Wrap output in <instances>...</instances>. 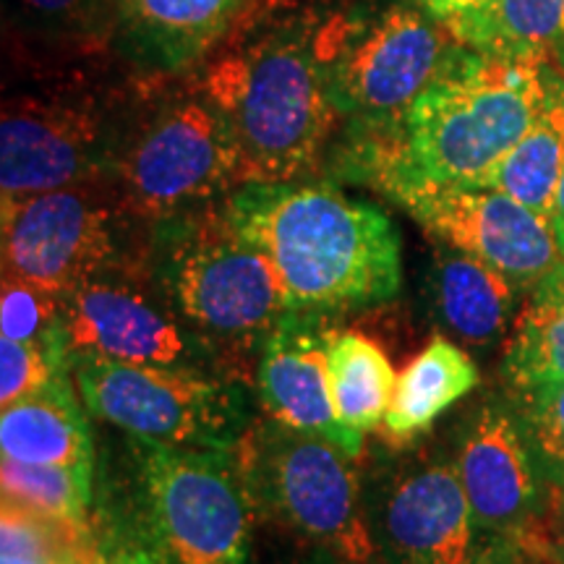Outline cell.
<instances>
[{"label":"cell","instance_id":"d4e9b609","mask_svg":"<svg viewBox=\"0 0 564 564\" xmlns=\"http://www.w3.org/2000/svg\"><path fill=\"white\" fill-rule=\"evenodd\" d=\"M95 465H32L0 460L3 502L63 520H89Z\"/></svg>","mask_w":564,"mask_h":564},{"label":"cell","instance_id":"8fae6325","mask_svg":"<svg viewBox=\"0 0 564 564\" xmlns=\"http://www.w3.org/2000/svg\"><path fill=\"white\" fill-rule=\"evenodd\" d=\"M118 212L82 186L3 199V274L66 293L118 259Z\"/></svg>","mask_w":564,"mask_h":564},{"label":"cell","instance_id":"5b68a950","mask_svg":"<svg viewBox=\"0 0 564 564\" xmlns=\"http://www.w3.org/2000/svg\"><path fill=\"white\" fill-rule=\"evenodd\" d=\"M449 47L421 3L356 9L316 26L329 100L361 129L403 121Z\"/></svg>","mask_w":564,"mask_h":564},{"label":"cell","instance_id":"44dd1931","mask_svg":"<svg viewBox=\"0 0 564 564\" xmlns=\"http://www.w3.org/2000/svg\"><path fill=\"white\" fill-rule=\"evenodd\" d=\"M564 173V76L554 70L546 100L525 137L481 181L468 186L497 188L552 220Z\"/></svg>","mask_w":564,"mask_h":564},{"label":"cell","instance_id":"1f68e13d","mask_svg":"<svg viewBox=\"0 0 564 564\" xmlns=\"http://www.w3.org/2000/svg\"><path fill=\"white\" fill-rule=\"evenodd\" d=\"M53 564H123V544L102 539L100 533L91 531L74 552H68Z\"/></svg>","mask_w":564,"mask_h":564},{"label":"cell","instance_id":"30bf717a","mask_svg":"<svg viewBox=\"0 0 564 564\" xmlns=\"http://www.w3.org/2000/svg\"><path fill=\"white\" fill-rule=\"evenodd\" d=\"M257 447V474L274 510L327 554L369 564L377 554L350 457L319 436L274 423Z\"/></svg>","mask_w":564,"mask_h":564},{"label":"cell","instance_id":"d590c367","mask_svg":"<svg viewBox=\"0 0 564 564\" xmlns=\"http://www.w3.org/2000/svg\"><path fill=\"white\" fill-rule=\"evenodd\" d=\"M535 539H539V535H535ZM539 541H541V546H544L556 562L564 564V535H562V539H556V541H544V539H539Z\"/></svg>","mask_w":564,"mask_h":564},{"label":"cell","instance_id":"ac0fdd59","mask_svg":"<svg viewBox=\"0 0 564 564\" xmlns=\"http://www.w3.org/2000/svg\"><path fill=\"white\" fill-rule=\"evenodd\" d=\"M70 373L0 413V455L32 465H95L91 434Z\"/></svg>","mask_w":564,"mask_h":564},{"label":"cell","instance_id":"4316f807","mask_svg":"<svg viewBox=\"0 0 564 564\" xmlns=\"http://www.w3.org/2000/svg\"><path fill=\"white\" fill-rule=\"evenodd\" d=\"M9 6L13 21L32 37L66 45L112 34L116 21V0H9Z\"/></svg>","mask_w":564,"mask_h":564},{"label":"cell","instance_id":"d6a6232c","mask_svg":"<svg viewBox=\"0 0 564 564\" xmlns=\"http://www.w3.org/2000/svg\"><path fill=\"white\" fill-rule=\"evenodd\" d=\"M419 3L432 13L436 21L447 24V21L460 19L465 13L484 9V6L491 3V0H419Z\"/></svg>","mask_w":564,"mask_h":564},{"label":"cell","instance_id":"5bb4252c","mask_svg":"<svg viewBox=\"0 0 564 564\" xmlns=\"http://www.w3.org/2000/svg\"><path fill=\"white\" fill-rule=\"evenodd\" d=\"M455 470L484 533L523 535L541 510V460L518 405L489 400L465 426Z\"/></svg>","mask_w":564,"mask_h":564},{"label":"cell","instance_id":"8992f818","mask_svg":"<svg viewBox=\"0 0 564 564\" xmlns=\"http://www.w3.org/2000/svg\"><path fill=\"white\" fill-rule=\"evenodd\" d=\"M84 408L137 444L228 453L246 426V394L199 366L79 361Z\"/></svg>","mask_w":564,"mask_h":564},{"label":"cell","instance_id":"83f0119b","mask_svg":"<svg viewBox=\"0 0 564 564\" xmlns=\"http://www.w3.org/2000/svg\"><path fill=\"white\" fill-rule=\"evenodd\" d=\"M0 329L9 340L47 345L68 358L61 329V295L11 274H3L0 291Z\"/></svg>","mask_w":564,"mask_h":564},{"label":"cell","instance_id":"484cf974","mask_svg":"<svg viewBox=\"0 0 564 564\" xmlns=\"http://www.w3.org/2000/svg\"><path fill=\"white\" fill-rule=\"evenodd\" d=\"M95 531L91 520H63L3 502L0 564H53Z\"/></svg>","mask_w":564,"mask_h":564},{"label":"cell","instance_id":"8d00e7d4","mask_svg":"<svg viewBox=\"0 0 564 564\" xmlns=\"http://www.w3.org/2000/svg\"><path fill=\"white\" fill-rule=\"evenodd\" d=\"M312 564H361V562H348V560H340V556L324 552V554L316 556V560H314Z\"/></svg>","mask_w":564,"mask_h":564},{"label":"cell","instance_id":"d6986e66","mask_svg":"<svg viewBox=\"0 0 564 564\" xmlns=\"http://www.w3.org/2000/svg\"><path fill=\"white\" fill-rule=\"evenodd\" d=\"M523 288L481 259L457 251H440L432 274L434 308L444 327L468 345H491L512 324Z\"/></svg>","mask_w":564,"mask_h":564},{"label":"cell","instance_id":"4dcf8cb0","mask_svg":"<svg viewBox=\"0 0 564 564\" xmlns=\"http://www.w3.org/2000/svg\"><path fill=\"white\" fill-rule=\"evenodd\" d=\"M468 564H541V549L531 535H491Z\"/></svg>","mask_w":564,"mask_h":564},{"label":"cell","instance_id":"2e32d148","mask_svg":"<svg viewBox=\"0 0 564 564\" xmlns=\"http://www.w3.org/2000/svg\"><path fill=\"white\" fill-rule=\"evenodd\" d=\"M373 539L387 564H468L491 535L478 525L455 465L432 463L392 486Z\"/></svg>","mask_w":564,"mask_h":564},{"label":"cell","instance_id":"9a60e30c","mask_svg":"<svg viewBox=\"0 0 564 564\" xmlns=\"http://www.w3.org/2000/svg\"><path fill=\"white\" fill-rule=\"evenodd\" d=\"M335 329L324 312L291 308L262 343L257 382L264 411L291 432L319 436L358 457L364 434L345 426L337 415L329 384V343Z\"/></svg>","mask_w":564,"mask_h":564},{"label":"cell","instance_id":"6da1fadb","mask_svg":"<svg viewBox=\"0 0 564 564\" xmlns=\"http://www.w3.org/2000/svg\"><path fill=\"white\" fill-rule=\"evenodd\" d=\"M223 215L270 259L291 308H373L400 291L403 253L392 217L333 183H243Z\"/></svg>","mask_w":564,"mask_h":564},{"label":"cell","instance_id":"f35d334b","mask_svg":"<svg viewBox=\"0 0 564 564\" xmlns=\"http://www.w3.org/2000/svg\"><path fill=\"white\" fill-rule=\"evenodd\" d=\"M562 484H564V478H562Z\"/></svg>","mask_w":564,"mask_h":564},{"label":"cell","instance_id":"3957f363","mask_svg":"<svg viewBox=\"0 0 564 564\" xmlns=\"http://www.w3.org/2000/svg\"><path fill=\"white\" fill-rule=\"evenodd\" d=\"M316 26L282 19L204 70L202 89L230 126L243 183L299 181L322 158L337 110L316 55Z\"/></svg>","mask_w":564,"mask_h":564},{"label":"cell","instance_id":"7402d4cb","mask_svg":"<svg viewBox=\"0 0 564 564\" xmlns=\"http://www.w3.org/2000/svg\"><path fill=\"white\" fill-rule=\"evenodd\" d=\"M478 366L460 345L436 337L423 348L394 384L384 426L394 440L426 432L440 415L476 390Z\"/></svg>","mask_w":564,"mask_h":564},{"label":"cell","instance_id":"7a4b0ae2","mask_svg":"<svg viewBox=\"0 0 564 564\" xmlns=\"http://www.w3.org/2000/svg\"><path fill=\"white\" fill-rule=\"evenodd\" d=\"M552 63L512 61L455 42L405 118L361 141L356 171L371 183H476L525 137L546 100Z\"/></svg>","mask_w":564,"mask_h":564},{"label":"cell","instance_id":"cb8c5ba5","mask_svg":"<svg viewBox=\"0 0 564 564\" xmlns=\"http://www.w3.org/2000/svg\"><path fill=\"white\" fill-rule=\"evenodd\" d=\"M329 384L340 421L356 434H366L384 423L398 373L384 350L369 337L352 329H335L329 343Z\"/></svg>","mask_w":564,"mask_h":564},{"label":"cell","instance_id":"836d02e7","mask_svg":"<svg viewBox=\"0 0 564 564\" xmlns=\"http://www.w3.org/2000/svg\"><path fill=\"white\" fill-rule=\"evenodd\" d=\"M552 225H554L556 241H560V249H562V253H564V173H562L560 188H556L554 212H552Z\"/></svg>","mask_w":564,"mask_h":564},{"label":"cell","instance_id":"4fadbf2b","mask_svg":"<svg viewBox=\"0 0 564 564\" xmlns=\"http://www.w3.org/2000/svg\"><path fill=\"white\" fill-rule=\"evenodd\" d=\"M61 329L70 369L79 361L196 366L207 356L173 306L108 272L61 293Z\"/></svg>","mask_w":564,"mask_h":564},{"label":"cell","instance_id":"e0dca14e","mask_svg":"<svg viewBox=\"0 0 564 564\" xmlns=\"http://www.w3.org/2000/svg\"><path fill=\"white\" fill-rule=\"evenodd\" d=\"M246 0H116L112 45L147 74H183L215 51Z\"/></svg>","mask_w":564,"mask_h":564},{"label":"cell","instance_id":"52a82bcc","mask_svg":"<svg viewBox=\"0 0 564 564\" xmlns=\"http://www.w3.org/2000/svg\"><path fill=\"white\" fill-rule=\"evenodd\" d=\"M144 525L154 564H249L251 510L228 453L139 444Z\"/></svg>","mask_w":564,"mask_h":564},{"label":"cell","instance_id":"277c9868","mask_svg":"<svg viewBox=\"0 0 564 564\" xmlns=\"http://www.w3.org/2000/svg\"><path fill=\"white\" fill-rule=\"evenodd\" d=\"M158 236L154 270L162 291L202 340L249 348L264 343L291 312L270 259L243 241L223 212L162 220Z\"/></svg>","mask_w":564,"mask_h":564},{"label":"cell","instance_id":"74e56055","mask_svg":"<svg viewBox=\"0 0 564 564\" xmlns=\"http://www.w3.org/2000/svg\"><path fill=\"white\" fill-rule=\"evenodd\" d=\"M523 535H531V533H523ZM531 539H533V541H535V544H539V549H541V564H560V562H556V560H554V556H552V554H549V552H546V549H544V546H541V541H539V539H535V535H531Z\"/></svg>","mask_w":564,"mask_h":564},{"label":"cell","instance_id":"f1b7e54d","mask_svg":"<svg viewBox=\"0 0 564 564\" xmlns=\"http://www.w3.org/2000/svg\"><path fill=\"white\" fill-rule=\"evenodd\" d=\"M63 373H74V369L61 350L0 337V408L45 390Z\"/></svg>","mask_w":564,"mask_h":564},{"label":"cell","instance_id":"ffe728a7","mask_svg":"<svg viewBox=\"0 0 564 564\" xmlns=\"http://www.w3.org/2000/svg\"><path fill=\"white\" fill-rule=\"evenodd\" d=\"M444 26L470 51L512 61L564 63V0H491Z\"/></svg>","mask_w":564,"mask_h":564},{"label":"cell","instance_id":"7c38bea8","mask_svg":"<svg viewBox=\"0 0 564 564\" xmlns=\"http://www.w3.org/2000/svg\"><path fill=\"white\" fill-rule=\"evenodd\" d=\"M112 158L102 110L87 95H19L0 118L3 199L84 186Z\"/></svg>","mask_w":564,"mask_h":564},{"label":"cell","instance_id":"e575fe53","mask_svg":"<svg viewBox=\"0 0 564 564\" xmlns=\"http://www.w3.org/2000/svg\"><path fill=\"white\" fill-rule=\"evenodd\" d=\"M123 564H154L139 544H123Z\"/></svg>","mask_w":564,"mask_h":564},{"label":"cell","instance_id":"9c48e42d","mask_svg":"<svg viewBox=\"0 0 564 564\" xmlns=\"http://www.w3.org/2000/svg\"><path fill=\"white\" fill-rule=\"evenodd\" d=\"M373 186L403 204L444 246L481 259L523 291L564 262L552 220L497 188L423 183L403 175H382Z\"/></svg>","mask_w":564,"mask_h":564},{"label":"cell","instance_id":"603a6c76","mask_svg":"<svg viewBox=\"0 0 564 564\" xmlns=\"http://www.w3.org/2000/svg\"><path fill=\"white\" fill-rule=\"evenodd\" d=\"M502 371L514 392L564 379V262L531 288L507 340Z\"/></svg>","mask_w":564,"mask_h":564},{"label":"cell","instance_id":"ba28073f","mask_svg":"<svg viewBox=\"0 0 564 564\" xmlns=\"http://www.w3.org/2000/svg\"><path fill=\"white\" fill-rule=\"evenodd\" d=\"M116 167L123 207L158 223L243 186L236 139L204 89L162 105L121 147Z\"/></svg>","mask_w":564,"mask_h":564},{"label":"cell","instance_id":"f546056e","mask_svg":"<svg viewBox=\"0 0 564 564\" xmlns=\"http://www.w3.org/2000/svg\"><path fill=\"white\" fill-rule=\"evenodd\" d=\"M518 411L523 413L528 434L539 449L541 460L564 478V379L535 384L518 392Z\"/></svg>","mask_w":564,"mask_h":564}]
</instances>
